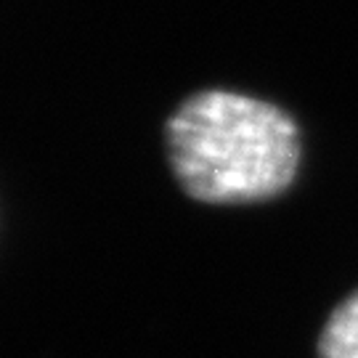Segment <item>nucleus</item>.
Returning <instances> with one entry per match:
<instances>
[{"mask_svg": "<svg viewBox=\"0 0 358 358\" xmlns=\"http://www.w3.org/2000/svg\"><path fill=\"white\" fill-rule=\"evenodd\" d=\"M167 149L183 192L210 205H247L294 180L300 136L279 106L231 90H202L173 115Z\"/></svg>", "mask_w": 358, "mask_h": 358, "instance_id": "f257e3e1", "label": "nucleus"}, {"mask_svg": "<svg viewBox=\"0 0 358 358\" xmlns=\"http://www.w3.org/2000/svg\"><path fill=\"white\" fill-rule=\"evenodd\" d=\"M319 358H358V289L332 310L321 332Z\"/></svg>", "mask_w": 358, "mask_h": 358, "instance_id": "f03ea898", "label": "nucleus"}]
</instances>
